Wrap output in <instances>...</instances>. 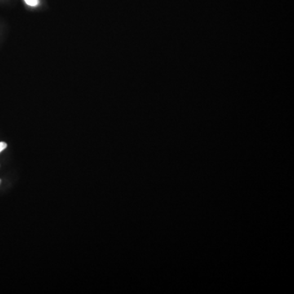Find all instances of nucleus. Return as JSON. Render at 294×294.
<instances>
[{
  "label": "nucleus",
  "instance_id": "2",
  "mask_svg": "<svg viewBox=\"0 0 294 294\" xmlns=\"http://www.w3.org/2000/svg\"><path fill=\"white\" fill-rule=\"evenodd\" d=\"M7 143L6 142H0V153L3 151H5V149L7 148Z\"/></svg>",
  "mask_w": 294,
  "mask_h": 294
},
{
  "label": "nucleus",
  "instance_id": "1",
  "mask_svg": "<svg viewBox=\"0 0 294 294\" xmlns=\"http://www.w3.org/2000/svg\"><path fill=\"white\" fill-rule=\"evenodd\" d=\"M25 2L27 3V5L31 6V7H35L38 5L39 0H25Z\"/></svg>",
  "mask_w": 294,
  "mask_h": 294
}]
</instances>
